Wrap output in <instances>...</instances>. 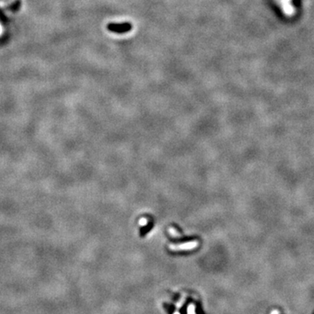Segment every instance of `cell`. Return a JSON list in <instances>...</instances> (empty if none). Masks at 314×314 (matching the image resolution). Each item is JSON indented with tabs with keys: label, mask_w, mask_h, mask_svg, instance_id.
<instances>
[{
	"label": "cell",
	"mask_w": 314,
	"mask_h": 314,
	"mask_svg": "<svg viewBox=\"0 0 314 314\" xmlns=\"http://www.w3.org/2000/svg\"><path fill=\"white\" fill-rule=\"evenodd\" d=\"M187 313L188 314H196V311H195V306L193 304H190L188 306V309H187Z\"/></svg>",
	"instance_id": "obj_3"
},
{
	"label": "cell",
	"mask_w": 314,
	"mask_h": 314,
	"mask_svg": "<svg viewBox=\"0 0 314 314\" xmlns=\"http://www.w3.org/2000/svg\"><path fill=\"white\" fill-rule=\"evenodd\" d=\"M108 30L115 33H125L131 30V25L128 23L121 24H110L108 25Z\"/></svg>",
	"instance_id": "obj_2"
},
{
	"label": "cell",
	"mask_w": 314,
	"mask_h": 314,
	"mask_svg": "<svg viewBox=\"0 0 314 314\" xmlns=\"http://www.w3.org/2000/svg\"><path fill=\"white\" fill-rule=\"evenodd\" d=\"M271 314H278V311H273L271 312Z\"/></svg>",
	"instance_id": "obj_5"
},
{
	"label": "cell",
	"mask_w": 314,
	"mask_h": 314,
	"mask_svg": "<svg viewBox=\"0 0 314 314\" xmlns=\"http://www.w3.org/2000/svg\"><path fill=\"white\" fill-rule=\"evenodd\" d=\"M199 245L198 241H191V242H187L181 245H169V250L173 251H181V250H191L196 249Z\"/></svg>",
	"instance_id": "obj_1"
},
{
	"label": "cell",
	"mask_w": 314,
	"mask_h": 314,
	"mask_svg": "<svg viewBox=\"0 0 314 314\" xmlns=\"http://www.w3.org/2000/svg\"><path fill=\"white\" fill-rule=\"evenodd\" d=\"M174 314H180V313H179V312H178V311H176V312H175V313H174Z\"/></svg>",
	"instance_id": "obj_6"
},
{
	"label": "cell",
	"mask_w": 314,
	"mask_h": 314,
	"mask_svg": "<svg viewBox=\"0 0 314 314\" xmlns=\"http://www.w3.org/2000/svg\"><path fill=\"white\" fill-rule=\"evenodd\" d=\"M168 232H169V234H170L171 236H174V237H176V236H179L178 232L176 231V229H174L173 228H169V229H168Z\"/></svg>",
	"instance_id": "obj_4"
}]
</instances>
